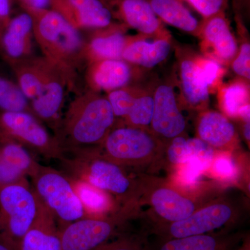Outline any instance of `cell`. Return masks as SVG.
I'll return each instance as SVG.
<instances>
[{"instance_id":"cell-22","label":"cell","mask_w":250,"mask_h":250,"mask_svg":"<svg viewBox=\"0 0 250 250\" xmlns=\"http://www.w3.org/2000/svg\"><path fill=\"white\" fill-rule=\"evenodd\" d=\"M181 77L184 96L189 104L197 106L208 100L211 83L201 65L192 61H184L181 66Z\"/></svg>"},{"instance_id":"cell-10","label":"cell","mask_w":250,"mask_h":250,"mask_svg":"<svg viewBox=\"0 0 250 250\" xmlns=\"http://www.w3.org/2000/svg\"><path fill=\"white\" fill-rule=\"evenodd\" d=\"M233 217L229 205L215 203L194 212L183 220L160 227L157 231L164 240L210 233L231 223Z\"/></svg>"},{"instance_id":"cell-2","label":"cell","mask_w":250,"mask_h":250,"mask_svg":"<svg viewBox=\"0 0 250 250\" xmlns=\"http://www.w3.org/2000/svg\"><path fill=\"white\" fill-rule=\"evenodd\" d=\"M34 37L45 58L76 73L85 59V43L78 29L53 10L27 9Z\"/></svg>"},{"instance_id":"cell-31","label":"cell","mask_w":250,"mask_h":250,"mask_svg":"<svg viewBox=\"0 0 250 250\" xmlns=\"http://www.w3.org/2000/svg\"><path fill=\"white\" fill-rule=\"evenodd\" d=\"M187 146L188 152V160L192 159L205 166L208 169L214 159L213 147L200 139L187 140Z\"/></svg>"},{"instance_id":"cell-3","label":"cell","mask_w":250,"mask_h":250,"mask_svg":"<svg viewBox=\"0 0 250 250\" xmlns=\"http://www.w3.org/2000/svg\"><path fill=\"white\" fill-rule=\"evenodd\" d=\"M30 178L36 195L62 228L86 218L71 179L52 167L41 164Z\"/></svg>"},{"instance_id":"cell-42","label":"cell","mask_w":250,"mask_h":250,"mask_svg":"<svg viewBox=\"0 0 250 250\" xmlns=\"http://www.w3.org/2000/svg\"><path fill=\"white\" fill-rule=\"evenodd\" d=\"M0 250H18L16 247L0 237Z\"/></svg>"},{"instance_id":"cell-26","label":"cell","mask_w":250,"mask_h":250,"mask_svg":"<svg viewBox=\"0 0 250 250\" xmlns=\"http://www.w3.org/2000/svg\"><path fill=\"white\" fill-rule=\"evenodd\" d=\"M126 45V38L120 32L95 36L89 43L85 44V59L94 62L121 59Z\"/></svg>"},{"instance_id":"cell-39","label":"cell","mask_w":250,"mask_h":250,"mask_svg":"<svg viewBox=\"0 0 250 250\" xmlns=\"http://www.w3.org/2000/svg\"><path fill=\"white\" fill-rule=\"evenodd\" d=\"M11 0H0V34L7 27L11 21Z\"/></svg>"},{"instance_id":"cell-16","label":"cell","mask_w":250,"mask_h":250,"mask_svg":"<svg viewBox=\"0 0 250 250\" xmlns=\"http://www.w3.org/2000/svg\"><path fill=\"white\" fill-rule=\"evenodd\" d=\"M131 70L121 59L95 62L87 73V80L93 88L104 90L119 89L129 82Z\"/></svg>"},{"instance_id":"cell-18","label":"cell","mask_w":250,"mask_h":250,"mask_svg":"<svg viewBox=\"0 0 250 250\" xmlns=\"http://www.w3.org/2000/svg\"><path fill=\"white\" fill-rule=\"evenodd\" d=\"M241 237L238 235H195L164 240L157 250H238Z\"/></svg>"},{"instance_id":"cell-23","label":"cell","mask_w":250,"mask_h":250,"mask_svg":"<svg viewBox=\"0 0 250 250\" xmlns=\"http://www.w3.org/2000/svg\"><path fill=\"white\" fill-rule=\"evenodd\" d=\"M170 51L167 41H136L126 45L123 59L146 67H152L167 58Z\"/></svg>"},{"instance_id":"cell-5","label":"cell","mask_w":250,"mask_h":250,"mask_svg":"<svg viewBox=\"0 0 250 250\" xmlns=\"http://www.w3.org/2000/svg\"><path fill=\"white\" fill-rule=\"evenodd\" d=\"M72 179L90 184L120 198L129 196L132 183L121 166L98 156L94 151L70 154L62 161Z\"/></svg>"},{"instance_id":"cell-44","label":"cell","mask_w":250,"mask_h":250,"mask_svg":"<svg viewBox=\"0 0 250 250\" xmlns=\"http://www.w3.org/2000/svg\"><path fill=\"white\" fill-rule=\"evenodd\" d=\"M100 1H103V3H104L105 4L107 5L108 6V4H111V3L113 2H118V1H121V0H100Z\"/></svg>"},{"instance_id":"cell-29","label":"cell","mask_w":250,"mask_h":250,"mask_svg":"<svg viewBox=\"0 0 250 250\" xmlns=\"http://www.w3.org/2000/svg\"><path fill=\"white\" fill-rule=\"evenodd\" d=\"M248 99V89L244 85L236 83L230 85L224 92L223 106L229 116L236 117L242 106L246 104Z\"/></svg>"},{"instance_id":"cell-40","label":"cell","mask_w":250,"mask_h":250,"mask_svg":"<svg viewBox=\"0 0 250 250\" xmlns=\"http://www.w3.org/2000/svg\"><path fill=\"white\" fill-rule=\"evenodd\" d=\"M24 9H47L50 0H19Z\"/></svg>"},{"instance_id":"cell-33","label":"cell","mask_w":250,"mask_h":250,"mask_svg":"<svg viewBox=\"0 0 250 250\" xmlns=\"http://www.w3.org/2000/svg\"><path fill=\"white\" fill-rule=\"evenodd\" d=\"M214 173L221 178H232L236 176V166L231 156L222 154L213 159L211 165Z\"/></svg>"},{"instance_id":"cell-11","label":"cell","mask_w":250,"mask_h":250,"mask_svg":"<svg viewBox=\"0 0 250 250\" xmlns=\"http://www.w3.org/2000/svg\"><path fill=\"white\" fill-rule=\"evenodd\" d=\"M52 10L76 28H104L111 24L112 14L100 0H50Z\"/></svg>"},{"instance_id":"cell-4","label":"cell","mask_w":250,"mask_h":250,"mask_svg":"<svg viewBox=\"0 0 250 250\" xmlns=\"http://www.w3.org/2000/svg\"><path fill=\"white\" fill-rule=\"evenodd\" d=\"M40 206L27 180L0 187V237L18 250Z\"/></svg>"},{"instance_id":"cell-38","label":"cell","mask_w":250,"mask_h":250,"mask_svg":"<svg viewBox=\"0 0 250 250\" xmlns=\"http://www.w3.org/2000/svg\"><path fill=\"white\" fill-rule=\"evenodd\" d=\"M250 45L246 43L242 46L239 55L233 64L235 72L240 76L248 79L250 77Z\"/></svg>"},{"instance_id":"cell-6","label":"cell","mask_w":250,"mask_h":250,"mask_svg":"<svg viewBox=\"0 0 250 250\" xmlns=\"http://www.w3.org/2000/svg\"><path fill=\"white\" fill-rule=\"evenodd\" d=\"M1 137L30 148L47 159H65V154L54 136L40 120L27 112L2 111L0 113Z\"/></svg>"},{"instance_id":"cell-35","label":"cell","mask_w":250,"mask_h":250,"mask_svg":"<svg viewBox=\"0 0 250 250\" xmlns=\"http://www.w3.org/2000/svg\"><path fill=\"white\" fill-rule=\"evenodd\" d=\"M182 165H183V167L180 171L181 180L187 185L196 183L200 175L207 169L200 163L192 159H188Z\"/></svg>"},{"instance_id":"cell-37","label":"cell","mask_w":250,"mask_h":250,"mask_svg":"<svg viewBox=\"0 0 250 250\" xmlns=\"http://www.w3.org/2000/svg\"><path fill=\"white\" fill-rule=\"evenodd\" d=\"M93 250H146L141 242L134 238H124L104 243Z\"/></svg>"},{"instance_id":"cell-9","label":"cell","mask_w":250,"mask_h":250,"mask_svg":"<svg viewBox=\"0 0 250 250\" xmlns=\"http://www.w3.org/2000/svg\"><path fill=\"white\" fill-rule=\"evenodd\" d=\"M123 216L85 218L60 229L62 250H93L107 243L123 223Z\"/></svg>"},{"instance_id":"cell-7","label":"cell","mask_w":250,"mask_h":250,"mask_svg":"<svg viewBox=\"0 0 250 250\" xmlns=\"http://www.w3.org/2000/svg\"><path fill=\"white\" fill-rule=\"evenodd\" d=\"M76 73L49 60L36 98L31 101L34 116L57 129L66 88L73 85Z\"/></svg>"},{"instance_id":"cell-12","label":"cell","mask_w":250,"mask_h":250,"mask_svg":"<svg viewBox=\"0 0 250 250\" xmlns=\"http://www.w3.org/2000/svg\"><path fill=\"white\" fill-rule=\"evenodd\" d=\"M0 141V187L27 180L37 170L36 162L22 145L1 138Z\"/></svg>"},{"instance_id":"cell-14","label":"cell","mask_w":250,"mask_h":250,"mask_svg":"<svg viewBox=\"0 0 250 250\" xmlns=\"http://www.w3.org/2000/svg\"><path fill=\"white\" fill-rule=\"evenodd\" d=\"M18 250H62L57 220L41 202L37 216L22 237Z\"/></svg>"},{"instance_id":"cell-45","label":"cell","mask_w":250,"mask_h":250,"mask_svg":"<svg viewBox=\"0 0 250 250\" xmlns=\"http://www.w3.org/2000/svg\"><path fill=\"white\" fill-rule=\"evenodd\" d=\"M238 250H250L249 242H248V243L246 242L243 248H240V249H238Z\"/></svg>"},{"instance_id":"cell-17","label":"cell","mask_w":250,"mask_h":250,"mask_svg":"<svg viewBox=\"0 0 250 250\" xmlns=\"http://www.w3.org/2000/svg\"><path fill=\"white\" fill-rule=\"evenodd\" d=\"M156 214L169 223L188 218L195 211L194 202L168 188H159L150 197Z\"/></svg>"},{"instance_id":"cell-20","label":"cell","mask_w":250,"mask_h":250,"mask_svg":"<svg viewBox=\"0 0 250 250\" xmlns=\"http://www.w3.org/2000/svg\"><path fill=\"white\" fill-rule=\"evenodd\" d=\"M197 131L200 139L211 147H224L235 136L233 125L223 115L216 112H208L203 115Z\"/></svg>"},{"instance_id":"cell-21","label":"cell","mask_w":250,"mask_h":250,"mask_svg":"<svg viewBox=\"0 0 250 250\" xmlns=\"http://www.w3.org/2000/svg\"><path fill=\"white\" fill-rule=\"evenodd\" d=\"M121 12L125 22L143 34H154L161 27L147 0H121Z\"/></svg>"},{"instance_id":"cell-30","label":"cell","mask_w":250,"mask_h":250,"mask_svg":"<svg viewBox=\"0 0 250 250\" xmlns=\"http://www.w3.org/2000/svg\"><path fill=\"white\" fill-rule=\"evenodd\" d=\"M154 107V99L151 97L136 98L134 106L126 118L132 125L147 126L152 123Z\"/></svg>"},{"instance_id":"cell-32","label":"cell","mask_w":250,"mask_h":250,"mask_svg":"<svg viewBox=\"0 0 250 250\" xmlns=\"http://www.w3.org/2000/svg\"><path fill=\"white\" fill-rule=\"evenodd\" d=\"M108 101L116 117H125L129 115L136 98L123 89L112 90L108 97Z\"/></svg>"},{"instance_id":"cell-8","label":"cell","mask_w":250,"mask_h":250,"mask_svg":"<svg viewBox=\"0 0 250 250\" xmlns=\"http://www.w3.org/2000/svg\"><path fill=\"white\" fill-rule=\"evenodd\" d=\"M103 146L105 153L103 156L120 166L147 161L156 148L152 136L142 130L131 127L111 129Z\"/></svg>"},{"instance_id":"cell-36","label":"cell","mask_w":250,"mask_h":250,"mask_svg":"<svg viewBox=\"0 0 250 250\" xmlns=\"http://www.w3.org/2000/svg\"><path fill=\"white\" fill-rule=\"evenodd\" d=\"M202 16L207 18L219 14L225 0H187Z\"/></svg>"},{"instance_id":"cell-28","label":"cell","mask_w":250,"mask_h":250,"mask_svg":"<svg viewBox=\"0 0 250 250\" xmlns=\"http://www.w3.org/2000/svg\"><path fill=\"white\" fill-rule=\"evenodd\" d=\"M0 108L3 111L27 112L34 114L30 102L18 84L0 77Z\"/></svg>"},{"instance_id":"cell-15","label":"cell","mask_w":250,"mask_h":250,"mask_svg":"<svg viewBox=\"0 0 250 250\" xmlns=\"http://www.w3.org/2000/svg\"><path fill=\"white\" fill-rule=\"evenodd\" d=\"M1 43L11 62L30 57L32 50V18L28 13L11 19L3 31Z\"/></svg>"},{"instance_id":"cell-41","label":"cell","mask_w":250,"mask_h":250,"mask_svg":"<svg viewBox=\"0 0 250 250\" xmlns=\"http://www.w3.org/2000/svg\"><path fill=\"white\" fill-rule=\"evenodd\" d=\"M250 106L249 104H246L242 106L238 111V116L241 117L246 123H250Z\"/></svg>"},{"instance_id":"cell-1","label":"cell","mask_w":250,"mask_h":250,"mask_svg":"<svg viewBox=\"0 0 250 250\" xmlns=\"http://www.w3.org/2000/svg\"><path fill=\"white\" fill-rule=\"evenodd\" d=\"M107 99L90 93L76 97L55 130L54 137L65 156L88 152L102 144L115 121Z\"/></svg>"},{"instance_id":"cell-27","label":"cell","mask_w":250,"mask_h":250,"mask_svg":"<svg viewBox=\"0 0 250 250\" xmlns=\"http://www.w3.org/2000/svg\"><path fill=\"white\" fill-rule=\"evenodd\" d=\"M70 179L84 208L86 218H91L93 215H103L111 209L112 202L106 192L86 182Z\"/></svg>"},{"instance_id":"cell-24","label":"cell","mask_w":250,"mask_h":250,"mask_svg":"<svg viewBox=\"0 0 250 250\" xmlns=\"http://www.w3.org/2000/svg\"><path fill=\"white\" fill-rule=\"evenodd\" d=\"M156 16L174 27L188 32L196 30L198 22L179 0H149Z\"/></svg>"},{"instance_id":"cell-34","label":"cell","mask_w":250,"mask_h":250,"mask_svg":"<svg viewBox=\"0 0 250 250\" xmlns=\"http://www.w3.org/2000/svg\"><path fill=\"white\" fill-rule=\"evenodd\" d=\"M187 140L183 137L177 136L174 138L170 147L167 149V158L170 163L173 164H185L188 160Z\"/></svg>"},{"instance_id":"cell-19","label":"cell","mask_w":250,"mask_h":250,"mask_svg":"<svg viewBox=\"0 0 250 250\" xmlns=\"http://www.w3.org/2000/svg\"><path fill=\"white\" fill-rule=\"evenodd\" d=\"M11 62L18 85L28 100H34L45 75L48 59L45 57H27Z\"/></svg>"},{"instance_id":"cell-43","label":"cell","mask_w":250,"mask_h":250,"mask_svg":"<svg viewBox=\"0 0 250 250\" xmlns=\"http://www.w3.org/2000/svg\"><path fill=\"white\" fill-rule=\"evenodd\" d=\"M250 123H247L244 129V135L247 140H250Z\"/></svg>"},{"instance_id":"cell-25","label":"cell","mask_w":250,"mask_h":250,"mask_svg":"<svg viewBox=\"0 0 250 250\" xmlns=\"http://www.w3.org/2000/svg\"><path fill=\"white\" fill-rule=\"evenodd\" d=\"M219 14L210 17L205 25V35L221 58L230 59L236 53V42L226 20Z\"/></svg>"},{"instance_id":"cell-13","label":"cell","mask_w":250,"mask_h":250,"mask_svg":"<svg viewBox=\"0 0 250 250\" xmlns=\"http://www.w3.org/2000/svg\"><path fill=\"white\" fill-rule=\"evenodd\" d=\"M154 103L153 129L167 139L179 136L185 129L186 121L177 106L172 87L159 86L156 89Z\"/></svg>"}]
</instances>
